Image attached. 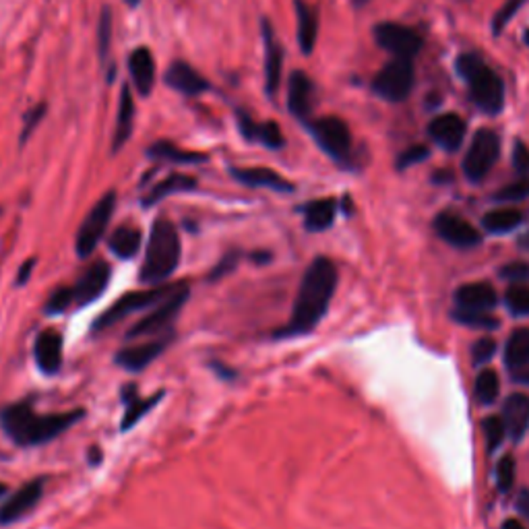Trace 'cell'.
<instances>
[{
  "label": "cell",
  "mask_w": 529,
  "mask_h": 529,
  "mask_svg": "<svg viewBox=\"0 0 529 529\" xmlns=\"http://www.w3.org/2000/svg\"><path fill=\"white\" fill-rule=\"evenodd\" d=\"M335 288H338V267L331 259L316 257L304 271L288 325L277 329L276 338L290 339L313 331L327 315Z\"/></svg>",
  "instance_id": "obj_1"
},
{
  "label": "cell",
  "mask_w": 529,
  "mask_h": 529,
  "mask_svg": "<svg viewBox=\"0 0 529 529\" xmlns=\"http://www.w3.org/2000/svg\"><path fill=\"white\" fill-rule=\"evenodd\" d=\"M85 416V409L37 414L31 401H19L0 412V426L19 447H40L58 439Z\"/></svg>",
  "instance_id": "obj_2"
},
{
  "label": "cell",
  "mask_w": 529,
  "mask_h": 529,
  "mask_svg": "<svg viewBox=\"0 0 529 529\" xmlns=\"http://www.w3.org/2000/svg\"><path fill=\"white\" fill-rule=\"evenodd\" d=\"M183 257V242L170 220H155L149 234L139 279L145 285H161L176 273Z\"/></svg>",
  "instance_id": "obj_3"
},
{
  "label": "cell",
  "mask_w": 529,
  "mask_h": 529,
  "mask_svg": "<svg viewBox=\"0 0 529 529\" xmlns=\"http://www.w3.org/2000/svg\"><path fill=\"white\" fill-rule=\"evenodd\" d=\"M457 73L470 83L474 104L486 114H499L505 105V83L493 68L484 65L480 56L462 54L457 58Z\"/></svg>",
  "instance_id": "obj_4"
},
{
  "label": "cell",
  "mask_w": 529,
  "mask_h": 529,
  "mask_svg": "<svg viewBox=\"0 0 529 529\" xmlns=\"http://www.w3.org/2000/svg\"><path fill=\"white\" fill-rule=\"evenodd\" d=\"M183 284L184 282L161 284V285H152L149 290L128 292V294L118 298V300L112 304L108 310H104V313L97 316L96 323H93L91 331L102 333V331H105V329L118 325V323H121L122 319H127V316H130V315L141 313V310H147V308H153L155 304H159L166 296H170L172 292H176Z\"/></svg>",
  "instance_id": "obj_5"
},
{
  "label": "cell",
  "mask_w": 529,
  "mask_h": 529,
  "mask_svg": "<svg viewBox=\"0 0 529 529\" xmlns=\"http://www.w3.org/2000/svg\"><path fill=\"white\" fill-rule=\"evenodd\" d=\"M189 296H191L189 284L184 282L176 292H172V294L166 296L159 304H155L153 308H149V313L128 329L127 339L158 338V335L172 331V323L176 321V316L180 315V310H183L186 300H189Z\"/></svg>",
  "instance_id": "obj_6"
},
{
  "label": "cell",
  "mask_w": 529,
  "mask_h": 529,
  "mask_svg": "<svg viewBox=\"0 0 529 529\" xmlns=\"http://www.w3.org/2000/svg\"><path fill=\"white\" fill-rule=\"evenodd\" d=\"M116 209V192L108 191L99 201L89 209V214L85 215V220L81 222L74 236V251L81 259H89L99 242L104 240L105 229H108L112 215Z\"/></svg>",
  "instance_id": "obj_7"
},
{
  "label": "cell",
  "mask_w": 529,
  "mask_h": 529,
  "mask_svg": "<svg viewBox=\"0 0 529 529\" xmlns=\"http://www.w3.org/2000/svg\"><path fill=\"white\" fill-rule=\"evenodd\" d=\"M501 153V141L499 135L490 128L478 130L474 141L468 149L463 158V172L465 176L474 183H480L482 178H486V174L493 170Z\"/></svg>",
  "instance_id": "obj_8"
},
{
  "label": "cell",
  "mask_w": 529,
  "mask_h": 529,
  "mask_svg": "<svg viewBox=\"0 0 529 529\" xmlns=\"http://www.w3.org/2000/svg\"><path fill=\"white\" fill-rule=\"evenodd\" d=\"M414 87V66L408 58H393L377 73L372 89L387 102H403Z\"/></svg>",
  "instance_id": "obj_9"
},
{
  "label": "cell",
  "mask_w": 529,
  "mask_h": 529,
  "mask_svg": "<svg viewBox=\"0 0 529 529\" xmlns=\"http://www.w3.org/2000/svg\"><path fill=\"white\" fill-rule=\"evenodd\" d=\"M315 141L335 161H346L352 153V135L347 124L338 116L319 118L310 124Z\"/></svg>",
  "instance_id": "obj_10"
},
{
  "label": "cell",
  "mask_w": 529,
  "mask_h": 529,
  "mask_svg": "<svg viewBox=\"0 0 529 529\" xmlns=\"http://www.w3.org/2000/svg\"><path fill=\"white\" fill-rule=\"evenodd\" d=\"M174 338H176V333H174V329H172V331L158 335V338H152L149 341H141V344L122 347V350H118L114 356L116 364L130 372L145 370L147 366L153 362V360H158L161 354L170 347Z\"/></svg>",
  "instance_id": "obj_11"
},
{
  "label": "cell",
  "mask_w": 529,
  "mask_h": 529,
  "mask_svg": "<svg viewBox=\"0 0 529 529\" xmlns=\"http://www.w3.org/2000/svg\"><path fill=\"white\" fill-rule=\"evenodd\" d=\"M375 40L378 46L395 54V58L408 60H412L422 50V43H424L420 34L400 23H378L375 27Z\"/></svg>",
  "instance_id": "obj_12"
},
{
  "label": "cell",
  "mask_w": 529,
  "mask_h": 529,
  "mask_svg": "<svg viewBox=\"0 0 529 529\" xmlns=\"http://www.w3.org/2000/svg\"><path fill=\"white\" fill-rule=\"evenodd\" d=\"M112 277V269L105 261L97 259L87 267V269L77 277V282L71 285L73 292V307L83 308L87 304L96 302L104 290L108 288Z\"/></svg>",
  "instance_id": "obj_13"
},
{
  "label": "cell",
  "mask_w": 529,
  "mask_h": 529,
  "mask_svg": "<svg viewBox=\"0 0 529 529\" xmlns=\"http://www.w3.org/2000/svg\"><path fill=\"white\" fill-rule=\"evenodd\" d=\"M43 482H46L43 478H35V480L23 484L21 488L6 496L0 502V525L17 524L19 519L34 511L43 496Z\"/></svg>",
  "instance_id": "obj_14"
},
{
  "label": "cell",
  "mask_w": 529,
  "mask_h": 529,
  "mask_svg": "<svg viewBox=\"0 0 529 529\" xmlns=\"http://www.w3.org/2000/svg\"><path fill=\"white\" fill-rule=\"evenodd\" d=\"M34 358L37 369L43 375H56L62 369V358H65V339L56 329H43L37 333L34 344Z\"/></svg>",
  "instance_id": "obj_15"
},
{
  "label": "cell",
  "mask_w": 529,
  "mask_h": 529,
  "mask_svg": "<svg viewBox=\"0 0 529 529\" xmlns=\"http://www.w3.org/2000/svg\"><path fill=\"white\" fill-rule=\"evenodd\" d=\"M434 229H437L440 238L451 246L471 248L480 245V232H478L470 222H465L462 217L453 214H440L437 220H434Z\"/></svg>",
  "instance_id": "obj_16"
},
{
  "label": "cell",
  "mask_w": 529,
  "mask_h": 529,
  "mask_svg": "<svg viewBox=\"0 0 529 529\" xmlns=\"http://www.w3.org/2000/svg\"><path fill=\"white\" fill-rule=\"evenodd\" d=\"M166 85L183 96H201L209 89V81L184 60H174L164 74Z\"/></svg>",
  "instance_id": "obj_17"
},
{
  "label": "cell",
  "mask_w": 529,
  "mask_h": 529,
  "mask_svg": "<svg viewBox=\"0 0 529 529\" xmlns=\"http://www.w3.org/2000/svg\"><path fill=\"white\" fill-rule=\"evenodd\" d=\"M261 31H263L265 42V89L269 96L277 91L279 81H282V65H284V50L282 43L277 42L276 29L271 23L263 19L261 21Z\"/></svg>",
  "instance_id": "obj_18"
},
{
  "label": "cell",
  "mask_w": 529,
  "mask_h": 529,
  "mask_svg": "<svg viewBox=\"0 0 529 529\" xmlns=\"http://www.w3.org/2000/svg\"><path fill=\"white\" fill-rule=\"evenodd\" d=\"M234 180L251 189H269L276 192H294V184L271 167H232Z\"/></svg>",
  "instance_id": "obj_19"
},
{
  "label": "cell",
  "mask_w": 529,
  "mask_h": 529,
  "mask_svg": "<svg viewBox=\"0 0 529 529\" xmlns=\"http://www.w3.org/2000/svg\"><path fill=\"white\" fill-rule=\"evenodd\" d=\"M238 128L240 135L245 136L246 141L261 143V145H265L267 149H282L285 145L282 128L273 121L257 122L248 114H238Z\"/></svg>",
  "instance_id": "obj_20"
},
{
  "label": "cell",
  "mask_w": 529,
  "mask_h": 529,
  "mask_svg": "<svg viewBox=\"0 0 529 529\" xmlns=\"http://www.w3.org/2000/svg\"><path fill=\"white\" fill-rule=\"evenodd\" d=\"M164 397H166L164 391H159V393H155L152 397H141L139 393H136L135 385L124 387L122 400H124V406H127V412H124V416H122L121 431L127 432V431H130V428H135L149 412H152L155 406H158L161 400H164Z\"/></svg>",
  "instance_id": "obj_21"
},
{
  "label": "cell",
  "mask_w": 529,
  "mask_h": 529,
  "mask_svg": "<svg viewBox=\"0 0 529 529\" xmlns=\"http://www.w3.org/2000/svg\"><path fill=\"white\" fill-rule=\"evenodd\" d=\"M428 135L447 152H457L465 136V122L457 114L437 116L428 124Z\"/></svg>",
  "instance_id": "obj_22"
},
{
  "label": "cell",
  "mask_w": 529,
  "mask_h": 529,
  "mask_svg": "<svg viewBox=\"0 0 529 529\" xmlns=\"http://www.w3.org/2000/svg\"><path fill=\"white\" fill-rule=\"evenodd\" d=\"M313 99H315V85L307 73L294 71L290 74L288 83V108L296 118L310 116L313 112Z\"/></svg>",
  "instance_id": "obj_23"
},
{
  "label": "cell",
  "mask_w": 529,
  "mask_h": 529,
  "mask_svg": "<svg viewBox=\"0 0 529 529\" xmlns=\"http://www.w3.org/2000/svg\"><path fill=\"white\" fill-rule=\"evenodd\" d=\"M128 73L136 91L141 96H149L155 85V60L149 48L141 46L133 50V54L128 56Z\"/></svg>",
  "instance_id": "obj_24"
},
{
  "label": "cell",
  "mask_w": 529,
  "mask_h": 529,
  "mask_svg": "<svg viewBox=\"0 0 529 529\" xmlns=\"http://www.w3.org/2000/svg\"><path fill=\"white\" fill-rule=\"evenodd\" d=\"M502 422H505L507 432L515 440L524 439L529 428V397L524 393H513L511 397H507L505 406H502Z\"/></svg>",
  "instance_id": "obj_25"
},
{
  "label": "cell",
  "mask_w": 529,
  "mask_h": 529,
  "mask_svg": "<svg viewBox=\"0 0 529 529\" xmlns=\"http://www.w3.org/2000/svg\"><path fill=\"white\" fill-rule=\"evenodd\" d=\"M296 17H298V43H300L302 54H310L315 50L316 37H319V12L307 0H296Z\"/></svg>",
  "instance_id": "obj_26"
},
{
  "label": "cell",
  "mask_w": 529,
  "mask_h": 529,
  "mask_svg": "<svg viewBox=\"0 0 529 529\" xmlns=\"http://www.w3.org/2000/svg\"><path fill=\"white\" fill-rule=\"evenodd\" d=\"M455 304L457 308H470V310H490L496 307V292L486 282L465 284L455 292Z\"/></svg>",
  "instance_id": "obj_27"
},
{
  "label": "cell",
  "mask_w": 529,
  "mask_h": 529,
  "mask_svg": "<svg viewBox=\"0 0 529 529\" xmlns=\"http://www.w3.org/2000/svg\"><path fill=\"white\" fill-rule=\"evenodd\" d=\"M304 228L308 232H325L333 226L335 214H338V203L335 198H316L302 207Z\"/></svg>",
  "instance_id": "obj_28"
},
{
  "label": "cell",
  "mask_w": 529,
  "mask_h": 529,
  "mask_svg": "<svg viewBox=\"0 0 529 529\" xmlns=\"http://www.w3.org/2000/svg\"><path fill=\"white\" fill-rule=\"evenodd\" d=\"M135 121V99L128 85H122L121 104H118V118L114 128V139H112V152H121V147L130 139Z\"/></svg>",
  "instance_id": "obj_29"
},
{
  "label": "cell",
  "mask_w": 529,
  "mask_h": 529,
  "mask_svg": "<svg viewBox=\"0 0 529 529\" xmlns=\"http://www.w3.org/2000/svg\"><path fill=\"white\" fill-rule=\"evenodd\" d=\"M195 189H197V180L189 176V174H172V176L161 180V183L155 184L153 189L143 197V205H145V207H153V205L164 201L166 197L178 195V192H189Z\"/></svg>",
  "instance_id": "obj_30"
},
{
  "label": "cell",
  "mask_w": 529,
  "mask_h": 529,
  "mask_svg": "<svg viewBox=\"0 0 529 529\" xmlns=\"http://www.w3.org/2000/svg\"><path fill=\"white\" fill-rule=\"evenodd\" d=\"M143 234L136 226H121L116 228L108 238L110 251L116 254L118 259H133L136 253L141 251Z\"/></svg>",
  "instance_id": "obj_31"
},
{
  "label": "cell",
  "mask_w": 529,
  "mask_h": 529,
  "mask_svg": "<svg viewBox=\"0 0 529 529\" xmlns=\"http://www.w3.org/2000/svg\"><path fill=\"white\" fill-rule=\"evenodd\" d=\"M149 158L155 159H166V161H174V164H201V161L207 159L205 153H195V152H186V149L174 145L170 141H158L149 147Z\"/></svg>",
  "instance_id": "obj_32"
},
{
  "label": "cell",
  "mask_w": 529,
  "mask_h": 529,
  "mask_svg": "<svg viewBox=\"0 0 529 529\" xmlns=\"http://www.w3.org/2000/svg\"><path fill=\"white\" fill-rule=\"evenodd\" d=\"M505 364L511 370L529 366V329H517L511 333L505 347Z\"/></svg>",
  "instance_id": "obj_33"
},
{
  "label": "cell",
  "mask_w": 529,
  "mask_h": 529,
  "mask_svg": "<svg viewBox=\"0 0 529 529\" xmlns=\"http://www.w3.org/2000/svg\"><path fill=\"white\" fill-rule=\"evenodd\" d=\"M524 222V215L517 209H496V211H488L484 215L482 226L493 234H507L511 232Z\"/></svg>",
  "instance_id": "obj_34"
},
{
  "label": "cell",
  "mask_w": 529,
  "mask_h": 529,
  "mask_svg": "<svg viewBox=\"0 0 529 529\" xmlns=\"http://www.w3.org/2000/svg\"><path fill=\"white\" fill-rule=\"evenodd\" d=\"M501 393V381L494 370H482L476 377V397L482 406H490Z\"/></svg>",
  "instance_id": "obj_35"
},
{
  "label": "cell",
  "mask_w": 529,
  "mask_h": 529,
  "mask_svg": "<svg viewBox=\"0 0 529 529\" xmlns=\"http://www.w3.org/2000/svg\"><path fill=\"white\" fill-rule=\"evenodd\" d=\"M453 319H455L459 325L474 327V329H486V331H493V329L499 327V321H496L494 316L484 313V310L459 308L453 313Z\"/></svg>",
  "instance_id": "obj_36"
},
{
  "label": "cell",
  "mask_w": 529,
  "mask_h": 529,
  "mask_svg": "<svg viewBox=\"0 0 529 529\" xmlns=\"http://www.w3.org/2000/svg\"><path fill=\"white\" fill-rule=\"evenodd\" d=\"M112 46V9L110 6H104L102 15H99V25H97V54L99 58L105 60V56L110 54Z\"/></svg>",
  "instance_id": "obj_37"
},
{
  "label": "cell",
  "mask_w": 529,
  "mask_h": 529,
  "mask_svg": "<svg viewBox=\"0 0 529 529\" xmlns=\"http://www.w3.org/2000/svg\"><path fill=\"white\" fill-rule=\"evenodd\" d=\"M505 304L513 315H529V288L527 285L515 284L507 290Z\"/></svg>",
  "instance_id": "obj_38"
},
{
  "label": "cell",
  "mask_w": 529,
  "mask_h": 529,
  "mask_svg": "<svg viewBox=\"0 0 529 529\" xmlns=\"http://www.w3.org/2000/svg\"><path fill=\"white\" fill-rule=\"evenodd\" d=\"M482 428L488 440V451H494L496 447H501L502 439H505L507 434V426L502 418H499V416H488V418H484Z\"/></svg>",
  "instance_id": "obj_39"
},
{
  "label": "cell",
  "mask_w": 529,
  "mask_h": 529,
  "mask_svg": "<svg viewBox=\"0 0 529 529\" xmlns=\"http://www.w3.org/2000/svg\"><path fill=\"white\" fill-rule=\"evenodd\" d=\"M515 459L511 455H505L496 463V486L501 493H509L515 486Z\"/></svg>",
  "instance_id": "obj_40"
},
{
  "label": "cell",
  "mask_w": 529,
  "mask_h": 529,
  "mask_svg": "<svg viewBox=\"0 0 529 529\" xmlns=\"http://www.w3.org/2000/svg\"><path fill=\"white\" fill-rule=\"evenodd\" d=\"M71 307H73V292H71V288H56L52 294H50L43 310H46V315L54 316V315H62L65 310H68Z\"/></svg>",
  "instance_id": "obj_41"
},
{
  "label": "cell",
  "mask_w": 529,
  "mask_h": 529,
  "mask_svg": "<svg viewBox=\"0 0 529 529\" xmlns=\"http://www.w3.org/2000/svg\"><path fill=\"white\" fill-rule=\"evenodd\" d=\"M529 197V180L524 178L519 180V183H513L505 186V189L496 192V201H524V198Z\"/></svg>",
  "instance_id": "obj_42"
},
{
  "label": "cell",
  "mask_w": 529,
  "mask_h": 529,
  "mask_svg": "<svg viewBox=\"0 0 529 529\" xmlns=\"http://www.w3.org/2000/svg\"><path fill=\"white\" fill-rule=\"evenodd\" d=\"M43 114H46V104H37L35 108H31L23 118V130H21V145L29 139L31 133L37 128V124L43 121Z\"/></svg>",
  "instance_id": "obj_43"
},
{
  "label": "cell",
  "mask_w": 529,
  "mask_h": 529,
  "mask_svg": "<svg viewBox=\"0 0 529 529\" xmlns=\"http://www.w3.org/2000/svg\"><path fill=\"white\" fill-rule=\"evenodd\" d=\"M494 352H496L494 339L484 338L480 341H476L474 347H471V360H474L476 366L486 364V362H490V360H493Z\"/></svg>",
  "instance_id": "obj_44"
},
{
  "label": "cell",
  "mask_w": 529,
  "mask_h": 529,
  "mask_svg": "<svg viewBox=\"0 0 529 529\" xmlns=\"http://www.w3.org/2000/svg\"><path fill=\"white\" fill-rule=\"evenodd\" d=\"M521 4H524V0H509V3L505 6H502V9L499 12H496V15H494V25H493L496 35H499L501 31L505 29V25L509 21H511L515 12H517L521 9Z\"/></svg>",
  "instance_id": "obj_45"
},
{
  "label": "cell",
  "mask_w": 529,
  "mask_h": 529,
  "mask_svg": "<svg viewBox=\"0 0 529 529\" xmlns=\"http://www.w3.org/2000/svg\"><path fill=\"white\" fill-rule=\"evenodd\" d=\"M426 158H428V147H424V145L409 147L400 155V158H397V167H400V170H406V167L418 164V161L426 159Z\"/></svg>",
  "instance_id": "obj_46"
},
{
  "label": "cell",
  "mask_w": 529,
  "mask_h": 529,
  "mask_svg": "<svg viewBox=\"0 0 529 529\" xmlns=\"http://www.w3.org/2000/svg\"><path fill=\"white\" fill-rule=\"evenodd\" d=\"M513 166H515V172H517L519 176H527L529 174V147L525 145V143H521V141L515 143Z\"/></svg>",
  "instance_id": "obj_47"
},
{
  "label": "cell",
  "mask_w": 529,
  "mask_h": 529,
  "mask_svg": "<svg viewBox=\"0 0 529 529\" xmlns=\"http://www.w3.org/2000/svg\"><path fill=\"white\" fill-rule=\"evenodd\" d=\"M236 263H238V253H228V254H223L220 263H217V265L214 267V269H211V276H209L211 282H217V279H222L223 276H228V273H232V271H234V267H236Z\"/></svg>",
  "instance_id": "obj_48"
},
{
  "label": "cell",
  "mask_w": 529,
  "mask_h": 529,
  "mask_svg": "<svg viewBox=\"0 0 529 529\" xmlns=\"http://www.w3.org/2000/svg\"><path fill=\"white\" fill-rule=\"evenodd\" d=\"M501 276L509 279V282L517 284V282H525V279H529V265L527 263H509L501 269Z\"/></svg>",
  "instance_id": "obj_49"
},
{
  "label": "cell",
  "mask_w": 529,
  "mask_h": 529,
  "mask_svg": "<svg viewBox=\"0 0 529 529\" xmlns=\"http://www.w3.org/2000/svg\"><path fill=\"white\" fill-rule=\"evenodd\" d=\"M35 263H37V261H35V259H29V261H25V263L21 265V269H19V273H17V285H23V284H27V282H29L31 269H34V267H35Z\"/></svg>",
  "instance_id": "obj_50"
},
{
  "label": "cell",
  "mask_w": 529,
  "mask_h": 529,
  "mask_svg": "<svg viewBox=\"0 0 529 529\" xmlns=\"http://www.w3.org/2000/svg\"><path fill=\"white\" fill-rule=\"evenodd\" d=\"M517 509H519V513L524 515L525 519H529V490H521V493H519Z\"/></svg>",
  "instance_id": "obj_51"
},
{
  "label": "cell",
  "mask_w": 529,
  "mask_h": 529,
  "mask_svg": "<svg viewBox=\"0 0 529 529\" xmlns=\"http://www.w3.org/2000/svg\"><path fill=\"white\" fill-rule=\"evenodd\" d=\"M511 377L521 385H529V366H521V369H515Z\"/></svg>",
  "instance_id": "obj_52"
},
{
  "label": "cell",
  "mask_w": 529,
  "mask_h": 529,
  "mask_svg": "<svg viewBox=\"0 0 529 529\" xmlns=\"http://www.w3.org/2000/svg\"><path fill=\"white\" fill-rule=\"evenodd\" d=\"M211 369L217 370V375H220L222 378H226V381H229V378H236V372L234 370H228L226 366L217 364V362H211Z\"/></svg>",
  "instance_id": "obj_53"
},
{
  "label": "cell",
  "mask_w": 529,
  "mask_h": 529,
  "mask_svg": "<svg viewBox=\"0 0 529 529\" xmlns=\"http://www.w3.org/2000/svg\"><path fill=\"white\" fill-rule=\"evenodd\" d=\"M501 529H525L524 525L519 524V521H515V519H509V521H505V524H502V527Z\"/></svg>",
  "instance_id": "obj_54"
},
{
  "label": "cell",
  "mask_w": 529,
  "mask_h": 529,
  "mask_svg": "<svg viewBox=\"0 0 529 529\" xmlns=\"http://www.w3.org/2000/svg\"><path fill=\"white\" fill-rule=\"evenodd\" d=\"M521 246L527 248V251H529V234H525L524 238H521Z\"/></svg>",
  "instance_id": "obj_55"
},
{
  "label": "cell",
  "mask_w": 529,
  "mask_h": 529,
  "mask_svg": "<svg viewBox=\"0 0 529 529\" xmlns=\"http://www.w3.org/2000/svg\"><path fill=\"white\" fill-rule=\"evenodd\" d=\"M124 3H127V4L130 6V9H135V6H136V4H139V3H141V0H124Z\"/></svg>",
  "instance_id": "obj_56"
},
{
  "label": "cell",
  "mask_w": 529,
  "mask_h": 529,
  "mask_svg": "<svg viewBox=\"0 0 529 529\" xmlns=\"http://www.w3.org/2000/svg\"><path fill=\"white\" fill-rule=\"evenodd\" d=\"M3 494H6V486H4V484H0V496H3Z\"/></svg>",
  "instance_id": "obj_57"
},
{
  "label": "cell",
  "mask_w": 529,
  "mask_h": 529,
  "mask_svg": "<svg viewBox=\"0 0 529 529\" xmlns=\"http://www.w3.org/2000/svg\"><path fill=\"white\" fill-rule=\"evenodd\" d=\"M366 3H369V0H354V4H358V6L360 4H366Z\"/></svg>",
  "instance_id": "obj_58"
},
{
  "label": "cell",
  "mask_w": 529,
  "mask_h": 529,
  "mask_svg": "<svg viewBox=\"0 0 529 529\" xmlns=\"http://www.w3.org/2000/svg\"><path fill=\"white\" fill-rule=\"evenodd\" d=\"M525 43L529 46V31H525Z\"/></svg>",
  "instance_id": "obj_59"
},
{
  "label": "cell",
  "mask_w": 529,
  "mask_h": 529,
  "mask_svg": "<svg viewBox=\"0 0 529 529\" xmlns=\"http://www.w3.org/2000/svg\"><path fill=\"white\" fill-rule=\"evenodd\" d=\"M0 214H3V209H0Z\"/></svg>",
  "instance_id": "obj_60"
}]
</instances>
